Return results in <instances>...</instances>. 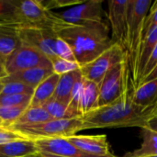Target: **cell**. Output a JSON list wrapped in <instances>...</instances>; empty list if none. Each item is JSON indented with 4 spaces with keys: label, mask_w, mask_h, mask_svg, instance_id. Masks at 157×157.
<instances>
[{
    "label": "cell",
    "mask_w": 157,
    "mask_h": 157,
    "mask_svg": "<svg viewBox=\"0 0 157 157\" xmlns=\"http://www.w3.org/2000/svg\"><path fill=\"white\" fill-rule=\"evenodd\" d=\"M52 29L59 38L70 45L80 67L94 61L115 43L109 36V27L105 21L74 25L58 17Z\"/></svg>",
    "instance_id": "6da1fadb"
},
{
    "label": "cell",
    "mask_w": 157,
    "mask_h": 157,
    "mask_svg": "<svg viewBox=\"0 0 157 157\" xmlns=\"http://www.w3.org/2000/svg\"><path fill=\"white\" fill-rule=\"evenodd\" d=\"M155 106H139L132 98L130 90L115 102L84 114V130L96 128H144L153 116Z\"/></svg>",
    "instance_id": "7a4b0ae2"
},
{
    "label": "cell",
    "mask_w": 157,
    "mask_h": 157,
    "mask_svg": "<svg viewBox=\"0 0 157 157\" xmlns=\"http://www.w3.org/2000/svg\"><path fill=\"white\" fill-rule=\"evenodd\" d=\"M153 2L151 0L128 1V29L126 57L134 89L139 85V62L144 40V24Z\"/></svg>",
    "instance_id": "3957f363"
},
{
    "label": "cell",
    "mask_w": 157,
    "mask_h": 157,
    "mask_svg": "<svg viewBox=\"0 0 157 157\" xmlns=\"http://www.w3.org/2000/svg\"><path fill=\"white\" fill-rule=\"evenodd\" d=\"M84 130L83 121L80 118L51 120L46 122L20 126L12 131H16L28 139H47V138H68L75 135L76 132Z\"/></svg>",
    "instance_id": "277c9868"
},
{
    "label": "cell",
    "mask_w": 157,
    "mask_h": 157,
    "mask_svg": "<svg viewBox=\"0 0 157 157\" xmlns=\"http://www.w3.org/2000/svg\"><path fill=\"white\" fill-rule=\"evenodd\" d=\"M127 60L113 66L98 84V108L109 105L121 98L129 88Z\"/></svg>",
    "instance_id": "5b68a950"
},
{
    "label": "cell",
    "mask_w": 157,
    "mask_h": 157,
    "mask_svg": "<svg viewBox=\"0 0 157 157\" xmlns=\"http://www.w3.org/2000/svg\"><path fill=\"white\" fill-rule=\"evenodd\" d=\"M125 60H127L125 50L115 42L94 61L81 66L80 71L85 79L99 84L113 66Z\"/></svg>",
    "instance_id": "8992f818"
},
{
    "label": "cell",
    "mask_w": 157,
    "mask_h": 157,
    "mask_svg": "<svg viewBox=\"0 0 157 157\" xmlns=\"http://www.w3.org/2000/svg\"><path fill=\"white\" fill-rule=\"evenodd\" d=\"M17 33L22 44L31 46L40 51L50 61L55 59V42L57 34L52 28L36 26H21L17 28Z\"/></svg>",
    "instance_id": "52a82bcc"
},
{
    "label": "cell",
    "mask_w": 157,
    "mask_h": 157,
    "mask_svg": "<svg viewBox=\"0 0 157 157\" xmlns=\"http://www.w3.org/2000/svg\"><path fill=\"white\" fill-rule=\"evenodd\" d=\"M39 66H52V62L40 51L26 44H21L5 61L7 75Z\"/></svg>",
    "instance_id": "ba28073f"
},
{
    "label": "cell",
    "mask_w": 157,
    "mask_h": 157,
    "mask_svg": "<svg viewBox=\"0 0 157 157\" xmlns=\"http://www.w3.org/2000/svg\"><path fill=\"white\" fill-rule=\"evenodd\" d=\"M102 4L101 0H89L71 6L60 14H54L61 20L74 25L104 22Z\"/></svg>",
    "instance_id": "9c48e42d"
},
{
    "label": "cell",
    "mask_w": 157,
    "mask_h": 157,
    "mask_svg": "<svg viewBox=\"0 0 157 157\" xmlns=\"http://www.w3.org/2000/svg\"><path fill=\"white\" fill-rule=\"evenodd\" d=\"M128 1L110 0L108 2V18L111 26L114 41L126 52L128 29Z\"/></svg>",
    "instance_id": "30bf717a"
},
{
    "label": "cell",
    "mask_w": 157,
    "mask_h": 157,
    "mask_svg": "<svg viewBox=\"0 0 157 157\" xmlns=\"http://www.w3.org/2000/svg\"><path fill=\"white\" fill-rule=\"evenodd\" d=\"M37 149L40 153H45L60 157H101L86 154L73 144L66 138H47L34 140ZM117 157V156H112Z\"/></svg>",
    "instance_id": "8fae6325"
},
{
    "label": "cell",
    "mask_w": 157,
    "mask_h": 157,
    "mask_svg": "<svg viewBox=\"0 0 157 157\" xmlns=\"http://www.w3.org/2000/svg\"><path fill=\"white\" fill-rule=\"evenodd\" d=\"M71 144L81 151L91 155L112 157L114 155L109 151L107 136L102 135H73L66 138Z\"/></svg>",
    "instance_id": "7c38bea8"
},
{
    "label": "cell",
    "mask_w": 157,
    "mask_h": 157,
    "mask_svg": "<svg viewBox=\"0 0 157 157\" xmlns=\"http://www.w3.org/2000/svg\"><path fill=\"white\" fill-rule=\"evenodd\" d=\"M53 74L54 73H53L52 65V66H39V67H34V68L14 73L1 79V81L2 82H7V81L20 82L29 86L36 88L41 82H43L46 78H48Z\"/></svg>",
    "instance_id": "4fadbf2b"
},
{
    "label": "cell",
    "mask_w": 157,
    "mask_h": 157,
    "mask_svg": "<svg viewBox=\"0 0 157 157\" xmlns=\"http://www.w3.org/2000/svg\"><path fill=\"white\" fill-rule=\"evenodd\" d=\"M35 141L25 139L0 144V157H24L38 154Z\"/></svg>",
    "instance_id": "5bb4252c"
},
{
    "label": "cell",
    "mask_w": 157,
    "mask_h": 157,
    "mask_svg": "<svg viewBox=\"0 0 157 157\" xmlns=\"http://www.w3.org/2000/svg\"><path fill=\"white\" fill-rule=\"evenodd\" d=\"M82 77L80 68L74 72L60 75L55 92L53 94V98L69 106L71 101V95L73 88L79 78Z\"/></svg>",
    "instance_id": "9a60e30c"
},
{
    "label": "cell",
    "mask_w": 157,
    "mask_h": 157,
    "mask_svg": "<svg viewBox=\"0 0 157 157\" xmlns=\"http://www.w3.org/2000/svg\"><path fill=\"white\" fill-rule=\"evenodd\" d=\"M60 75L53 74L41 82L34 90L31 97L29 107H42L49 99L53 97Z\"/></svg>",
    "instance_id": "2e32d148"
},
{
    "label": "cell",
    "mask_w": 157,
    "mask_h": 157,
    "mask_svg": "<svg viewBox=\"0 0 157 157\" xmlns=\"http://www.w3.org/2000/svg\"><path fill=\"white\" fill-rule=\"evenodd\" d=\"M132 98L139 106H155L157 103V78L139 85L132 94Z\"/></svg>",
    "instance_id": "e0dca14e"
},
{
    "label": "cell",
    "mask_w": 157,
    "mask_h": 157,
    "mask_svg": "<svg viewBox=\"0 0 157 157\" xmlns=\"http://www.w3.org/2000/svg\"><path fill=\"white\" fill-rule=\"evenodd\" d=\"M21 44L17 33V28L0 27V58L4 62Z\"/></svg>",
    "instance_id": "ac0fdd59"
},
{
    "label": "cell",
    "mask_w": 157,
    "mask_h": 157,
    "mask_svg": "<svg viewBox=\"0 0 157 157\" xmlns=\"http://www.w3.org/2000/svg\"><path fill=\"white\" fill-rule=\"evenodd\" d=\"M84 78V77H83ZM98 84L84 78L80 110L82 116L98 108Z\"/></svg>",
    "instance_id": "d6986e66"
},
{
    "label": "cell",
    "mask_w": 157,
    "mask_h": 157,
    "mask_svg": "<svg viewBox=\"0 0 157 157\" xmlns=\"http://www.w3.org/2000/svg\"><path fill=\"white\" fill-rule=\"evenodd\" d=\"M143 143L137 150L127 153L123 157L157 156V132L143 128Z\"/></svg>",
    "instance_id": "ffe728a7"
},
{
    "label": "cell",
    "mask_w": 157,
    "mask_h": 157,
    "mask_svg": "<svg viewBox=\"0 0 157 157\" xmlns=\"http://www.w3.org/2000/svg\"><path fill=\"white\" fill-rule=\"evenodd\" d=\"M53 120L43 107H29L20 118L12 124L8 130H12L20 126L34 125Z\"/></svg>",
    "instance_id": "44dd1931"
},
{
    "label": "cell",
    "mask_w": 157,
    "mask_h": 157,
    "mask_svg": "<svg viewBox=\"0 0 157 157\" xmlns=\"http://www.w3.org/2000/svg\"><path fill=\"white\" fill-rule=\"evenodd\" d=\"M157 44V26L151 31H149L145 36L142 46L140 62H139V83L144 72V69ZM139 86V85H138Z\"/></svg>",
    "instance_id": "7402d4cb"
},
{
    "label": "cell",
    "mask_w": 157,
    "mask_h": 157,
    "mask_svg": "<svg viewBox=\"0 0 157 157\" xmlns=\"http://www.w3.org/2000/svg\"><path fill=\"white\" fill-rule=\"evenodd\" d=\"M29 105H21L16 107H0V120L4 129H8L14 124L20 116L26 111Z\"/></svg>",
    "instance_id": "603a6c76"
},
{
    "label": "cell",
    "mask_w": 157,
    "mask_h": 157,
    "mask_svg": "<svg viewBox=\"0 0 157 157\" xmlns=\"http://www.w3.org/2000/svg\"><path fill=\"white\" fill-rule=\"evenodd\" d=\"M49 115L54 120L60 119H74L69 111L68 106L52 98L43 106Z\"/></svg>",
    "instance_id": "cb8c5ba5"
},
{
    "label": "cell",
    "mask_w": 157,
    "mask_h": 157,
    "mask_svg": "<svg viewBox=\"0 0 157 157\" xmlns=\"http://www.w3.org/2000/svg\"><path fill=\"white\" fill-rule=\"evenodd\" d=\"M4 87L2 90V95H29L33 96L35 88L29 86L23 83L16 81L3 82Z\"/></svg>",
    "instance_id": "d4e9b609"
},
{
    "label": "cell",
    "mask_w": 157,
    "mask_h": 157,
    "mask_svg": "<svg viewBox=\"0 0 157 157\" xmlns=\"http://www.w3.org/2000/svg\"><path fill=\"white\" fill-rule=\"evenodd\" d=\"M51 62H52L53 73L58 75H63L74 72L75 70H78L80 68V65L76 62L61 59L59 57H56Z\"/></svg>",
    "instance_id": "484cf974"
},
{
    "label": "cell",
    "mask_w": 157,
    "mask_h": 157,
    "mask_svg": "<svg viewBox=\"0 0 157 157\" xmlns=\"http://www.w3.org/2000/svg\"><path fill=\"white\" fill-rule=\"evenodd\" d=\"M32 96L29 95H0V107H16L29 105Z\"/></svg>",
    "instance_id": "4316f807"
},
{
    "label": "cell",
    "mask_w": 157,
    "mask_h": 157,
    "mask_svg": "<svg viewBox=\"0 0 157 157\" xmlns=\"http://www.w3.org/2000/svg\"><path fill=\"white\" fill-rule=\"evenodd\" d=\"M55 54L57 57H59L61 59L76 62L74 52H73V50L70 47V45L64 40H63L59 37L57 38L56 42H55Z\"/></svg>",
    "instance_id": "83f0119b"
},
{
    "label": "cell",
    "mask_w": 157,
    "mask_h": 157,
    "mask_svg": "<svg viewBox=\"0 0 157 157\" xmlns=\"http://www.w3.org/2000/svg\"><path fill=\"white\" fill-rule=\"evenodd\" d=\"M25 139H28V138L16 131L4 129V128L0 129V144H8L11 142L20 141V140H25Z\"/></svg>",
    "instance_id": "f1b7e54d"
},
{
    "label": "cell",
    "mask_w": 157,
    "mask_h": 157,
    "mask_svg": "<svg viewBox=\"0 0 157 157\" xmlns=\"http://www.w3.org/2000/svg\"><path fill=\"white\" fill-rule=\"evenodd\" d=\"M157 26V1L153 2L144 24V35Z\"/></svg>",
    "instance_id": "f546056e"
},
{
    "label": "cell",
    "mask_w": 157,
    "mask_h": 157,
    "mask_svg": "<svg viewBox=\"0 0 157 157\" xmlns=\"http://www.w3.org/2000/svg\"><path fill=\"white\" fill-rule=\"evenodd\" d=\"M157 65V44L156 46H155V50L153 51V52H152V54H151V56H150V58H149V60H148V62H147V63H146V65H145V67H144V72H143V75H142V77H141V80L143 79V78H144L145 76H147L155 68V66ZM141 80H140V82H141ZM140 84V83H139Z\"/></svg>",
    "instance_id": "4dcf8cb0"
},
{
    "label": "cell",
    "mask_w": 157,
    "mask_h": 157,
    "mask_svg": "<svg viewBox=\"0 0 157 157\" xmlns=\"http://www.w3.org/2000/svg\"><path fill=\"white\" fill-rule=\"evenodd\" d=\"M144 128H147V129H150L152 131L157 132V104L155 105V109H154L152 118L150 119V121H148L147 125Z\"/></svg>",
    "instance_id": "1f68e13d"
},
{
    "label": "cell",
    "mask_w": 157,
    "mask_h": 157,
    "mask_svg": "<svg viewBox=\"0 0 157 157\" xmlns=\"http://www.w3.org/2000/svg\"><path fill=\"white\" fill-rule=\"evenodd\" d=\"M157 78V65L155 66V68L147 75V76H145L144 78H143L142 80H141V82H140V84L139 85H141V84H143V83H146V82H149V81H152V80H154V79H156Z\"/></svg>",
    "instance_id": "d6a6232c"
},
{
    "label": "cell",
    "mask_w": 157,
    "mask_h": 157,
    "mask_svg": "<svg viewBox=\"0 0 157 157\" xmlns=\"http://www.w3.org/2000/svg\"><path fill=\"white\" fill-rule=\"evenodd\" d=\"M7 76V74L5 69V62L0 58V80Z\"/></svg>",
    "instance_id": "836d02e7"
},
{
    "label": "cell",
    "mask_w": 157,
    "mask_h": 157,
    "mask_svg": "<svg viewBox=\"0 0 157 157\" xmlns=\"http://www.w3.org/2000/svg\"><path fill=\"white\" fill-rule=\"evenodd\" d=\"M38 155H39L40 157H60L56 156V155H49V154H45V153H40V152H39Z\"/></svg>",
    "instance_id": "e575fe53"
},
{
    "label": "cell",
    "mask_w": 157,
    "mask_h": 157,
    "mask_svg": "<svg viewBox=\"0 0 157 157\" xmlns=\"http://www.w3.org/2000/svg\"><path fill=\"white\" fill-rule=\"evenodd\" d=\"M3 87H4V84H3V82L0 80V95L2 94V90H3Z\"/></svg>",
    "instance_id": "d590c367"
},
{
    "label": "cell",
    "mask_w": 157,
    "mask_h": 157,
    "mask_svg": "<svg viewBox=\"0 0 157 157\" xmlns=\"http://www.w3.org/2000/svg\"><path fill=\"white\" fill-rule=\"evenodd\" d=\"M24 157H40V156H39V155H38V154H36V155H28V156H24Z\"/></svg>",
    "instance_id": "8d00e7d4"
},
{
    "label": "cell",
    "mask_w": 157,
    "mask_h": 157,
    "mask_svg": "<svg viewBox=\"0 0 157 157\" xmlns=\"http://www.w3.org/2000/svg\"><path fill=\"white\" fill-rule=\"evenodd\" d=\"M0 128H3V123H2V121L0 120Z\"/></svg>",
    "instance_id": "74e56055"
},
{
    "label": "cell",
    "mask_w": 157,
    "mask_h": 157,
    "mask_svg": "<svg viewBox=\"0 0 157 157\" xmlns=\"http://www.w3.org/2000/svg\"><path fill=\"white\" fill-rule=\"evenodd\" d=\"M149 157H157V156H149Z\"/></svg>",
    "instance_id": "f35d334b"
},
{
    "label": "cell",
    "mask_w": 157,
    "mask_h": 157,
    "mask_svg": "<svg viewBox=\"0 0 157 157\" xmlns=\"http://www.w3.org/2000/svg\"><path fill=\"white\" fill-rule=\"evenodd\" d=\"M0 129H1V128H0Z\"/></svg>",
    "instance_id": "ab89813d"
},
{
    "label": "cell",
    "mask_w": 157,
    "mask_h": 157,
    "mask_svg": "<svg viewBox=\"0 0 157 157\" xmlns=\"http://www.w3.org/2000/svg\"><path fill=\"white\" fill-rule=\"evenodd\" d=\"M156 104H157V103H156Z\"/></svg>",
    "instance_id": "60d3db41"
}]
</instances>
